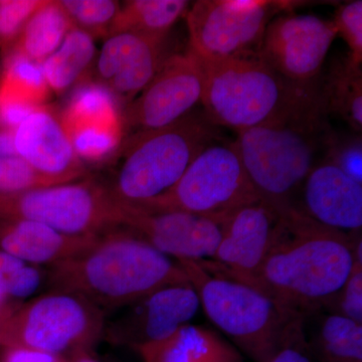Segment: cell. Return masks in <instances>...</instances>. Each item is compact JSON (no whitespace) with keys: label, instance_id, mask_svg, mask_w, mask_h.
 <instances>
[{"label":"cell","instance_id":"6da1fadb","mask_svg":"<svg viewBox=\"0 0 362 362\" xmlns=\"http://www.w3.org/2000/svg\"><path fill=\"white\" fill-rule=\"evenodd\" d=\"M361 240L320 225L296 206L288 207L250 287L288 315L306 320L344 284Z\"/></svg>","mask_w":362,"mask_h":362},{"label":"cell","instance_id":"7a4b0ae2","mask_svg":"<svg viewBox=\"0 0 362 362\" xmlns=\"http://www.w3.org/2000/svg\"><path fill=\"white\" fill-rule=\"evenodd\" d=\"M328 116L320 87L312 82L281 115L238 132L240 160L262 199L279 209L294 206L293 195L334 137Z\"/></svg>","mask_w":362,"mask_h":362},{"label":"cell","instance_id":"3957f363","mask_svg":"<svg viewBox=\"0 0 362 362\" xmlns=\"http://www.w3.org/2000/svg\"><path fill=\"white\" fill-rule=\"evenodd\" d=\"M54 290L118 311L166 286L189 283L177 262L124 228L99 235L78 256L49 266Z\"/></svg>","mask_w":362,"mask_h":362},{"label":"cell","instance_id":"277c9868","mask_svg":"<svg viewBox=\"0 0 362 362\" xmlns=\"http://www.w3.org/2000/svg\"><path fill=\"white\" fill-rule=\"evenodd\" d=\"M218 138L216 126L204 112L192 111L159 128L126 136L120 164L109 183L117 202L139 204L165 194L199 153Z\"/></svg>","mask_w":362,"mask_h":362},{"label":"cell","instance_id":"5b68a950","mask_svg":"<svg viewBox=\"0 0 362 362\" xmlns=\"http://www.w3.org/2000/svg\"><path fill=\"white\" fill-rule=\"evenodd\" d=\"M188 52L201 70V102L207 118L216 126L238 132L281 115L310 84L289 82L267 65L258 54L207 58Z\"/></svg>","mask_w":362,"mask_h":362},{"label":"cell","instance_id":"8992f818","mask_svg":"<svg viewBox=\"0 0 362 362\" xmlns=\"http://www.w3.org/2000/svg\"><path fill=\"white\" fill-rule=\"evenodd\" d=\"M204 313L254 362H269L297 317L286 314L252 288L206 271L197 261L178 259Z\"/></svg>","mask_w":362,"mask_h":362},{"label":"cell","instance_id":"52a82bcc","mask_svg":"<svg viewBox=\"0 0 362 362\" xmlns=\"http://www.w3.org/2000/svg\"><path fill=\"white\" fill-rule=\"evenodd\" d=\"M105 312L74 293L52 290L14 305L0 320V344L66 357L87 352L104 335Z\"/></svg>","mask_w":362,"mask_h":362},{"label":"cell","instance_id":"ba28073f","mask_svg":"<svg viewBox=\"0 0 362 362\" xmlns=\"http://www.w3.org/2000/svg\"><path fill=\"white\" fill-rule=\"evenodd\" d=\"M261 199L252 187L235 142L202 150L165 194L135 204L156 211H182L223 221L240 206Z\"/></svg>","mask_w":362,"mask_h":362},{"label":"cell","instance_id":"9c48e42d","mask_svg":"<svg viewBox=\"0 0 362 362\" xmlns=\"http://www.w3.org/2000/svg\"><path fill=\"white\" fill-rule=\"evenodd\" d=\"M0 218L37 221L69 235H101L121 228L122 209L108 183L83 180L0 197Z\"/></svg>","mask_w":362,"mask_h":362},{"label":"cell","instance_id":"30bf717a","mask_svg":"<svg viewBox=\"0 0 362 362\" xmlns=\"http://www.w3.org/2000/svg\"><path fill=\"white\" fill-rule=\"evenodd\" d=\"M301 2L199 0L187 9L188 51L207 58L257 54L269 23Z\"/></svg>","mask_w":362,"mask_h":362},{"label":"cell","instance_id":"8fae6325","mask_svg":"<svg viewBox=\"0 0 362 362\" xmlns=\"http://www.w3.org/2000/svg\"><path fill=\"white\" fill-rule=\"evenodd\" d=\"M201 70L189 52L171 54L154 78L122 109L126 136L171 125L201 102Z\"/></svg>","mask_w":362,"mask_h":362},{"label":"cell","instance_id":"7c38bea8","mask_svg":"<svg viewBox=\"0 0 362 362\" xmlns=\"http://www.w3.org/2000/svg\"><path fill=\"white\" fill-rule=\"evenodd\" d=\"M337 37L333 21L312 14H281L269 23L258 54L289 82L308 84L322 68Z\"/></svg>","mask_w":362,"mask_h":362},{"label":"cell","instance_id":"4fadbf2b","mask_svg":"<svg viewBox=\"0 0 362 362\" xmlns=\"http://www.w3.org/2000/svg\"><path fill=\"white\" fill-rule=\"evenodd\" d=\"M283 211L262 199L240 206L223 221L213 258L197 262L211 273L250 287L270 249Z\"/></svg>","mask_w":362,"mask_h":362},{"label":"cell","instance_id":"5bb4252c","mask_svg":"<svg viewBox=\"0 0 362 362\" xmlns=\"http://www.w3.org/2000/svg\"><path fill=\"white\" fill-rule=\"evenodd\" d=\"M121 228L148 243L165 256L202 261L213 258L221 235L220 221L182 211H156L120 204Z\"/></svg>","mask_w":362,"mask_h":362},{"label":"cell","instance_id":"9a60e30c","mask_svg":"<svg viewBox=\"0 0 362 362\" xmlns=\"http://www.w3.org/2000/svg\"><path fill=\"white\" fill-rule=\"evenodd\" d=\"M199 306L190 283L166 286L120 309L105 326L104 335L114 344L133 349L159 341L187 325Z\"/></svg>","mask_w":362,"mask_h":362},{"label":"cell","instance_id":"2e32d148","mask_svg":"<svg viewBox=\"0 0 362 362\" xmlns=\"http://www.w3.org/2000/svg\"><path fill=\"white\" fill-rule=\"evenodd\" d=\"M170 54L166 37L120 33L105 39L95 62V82L128 104L154 78Z\"/></svg>","mask_w":362,"mask_h":362},{"label":"cell","instance_id":"e0dca14e","mask_svg":"<svg viewBox=\"0 0 362 362\" xmlns=\"http://www.w3.org/2000/svg\"><path fill=\"white\" fill-rule=\"evenodd\" d=\"M13 136L16 156L57 185L87 177L86 164L76 153L61 116L51 106L35 108Z\"/></svg>","mask_w":362,"mask_h":362},{"label":"cell","instance_id":"ac0fdd59","mask_svg":"<svg viewBox=\"0 0 362 362\" xmlns=\"http://www.w3.org/2000/svg\"><path fill=\"white\" fill-rule=\"evenodd\" d=\"M303 209L320 225L345 233H361L362 185L329 162L315 166L303 183Z\"/></svg>","mask_w":362,"mask_h":362},{"label":"cell","instance_id":"d6986e66","mask_svg":"<svg viewBox=\"0 0 362 362\" xmlns=\"http://www.w3.org/2000/svg\"><path fill=\"white\" fill-rule=\"evenodd\" d=\"M99 235H69L28 220L0 218V251L30 265L52 266L89 249Z\"/></svg>","mask_w":362,"mask_h":362},{"label":"cell","instance_id":"ffe728a7","mask_svg":"<svg viewBox=\"0 0 362 362\" xmlns=\"http://www.w3.org/2000/svg\"><path fill=\"white\" fill-rule=\"evenodd\" d=\"M134 349L144 362H245L239 350L216 331L190 324Z\"/></svg>","mask_w":362,"mask_h":362},{"label":"cell","instance_id":"44dd1931","mask_svg":"<svg viewBox=\"0 0 362 362\" xmlns=\"http://www.w3.org/2000/svg\"><path fill=\"white\" fill-rule=\"evenodd\" d=\"M97 54L94 37L71 28L58 49L40 64L51 93L63 95L88 81Z\"/></svg>","mask_w":362,"mask_h":362},{"label":"cell","instance_id":"7402d4cb","mask_svg":"<svg viewBox=\"0 0 362 362\" xmlns=\"http://www.w3.org/2000/svg\"><path fill=\"white\" fill-rule=\"evenodd\" d=\"M71 28V21L59 0H44L8 54H20L42 64L58 49Z\"/></svg>","mask_w":362,"mask_h":362},{"label":"cell","instance_id":"603a6c76","mask_svg":"<svg viewBox=\"0 0 362 362\" xmlns=\"http://www.w3.org/2000/svg\"><path fill=\"white\" fill-rule=\"evenodd\" d=\"M185 0H128L121 2L110 35L134 33L153 37H168L176 21L187 13ZM109 35V37H110Z\"/></svg>","mask_w":362,"mask_h":362},{"label":"cell","instance_id":"cb8c5ba5","mask_svg":"<svg viewBox=\"0 0 362 362\" xmlns=\"http://www.w3.org/2000/svg\"><path fill=\"white\" fill-rule=\"evenodd\" d=\"M321 95L328 113L335 114L361 134L362 130V69L349 56L331 66Z\"/></svg>","mask_w":362,"mask_h":362},{"label":"cell","instance_id":"d4e9b609","mask_svg":"<svg viewBox=\"0 0 362 362\" xmlns=\"http://www.w3.org/2000/svg\"><path fill=\"white\" fill-rule=\"evenodd\" d=\"M308 342L319 362H362V324L346 317L326 314Z\"/></svg>","mask_w":362,"mask_h":362},{"label":"cell","instance_id":"484cf974","mask_svg":"<svg viewBox=\"0 0 362 362\" xmlns=\"http://www.w3.org/2000/svg\"><path fill=\"white\" fill-rule=\"evenodd\" d=\"M49 95L40 64L16 54L4 57L0 73V102L37 108L45 105Z\"/></svg>","mask_w":362,"mask_h":362},{"label":"cell","instance_id":"4316f807","mask_svg":"<svg viewBox=\"0 0 362 362\" xmlns=\"http://www.w3.org/2000/svg\"><path fill=\"white\" fill-rule=\"evenodd\" d=\"M120 101L103 85L88 80L73 90L59 114L66 129L85 124L123 121Z\"/></svg>","mask_w":362,"mask_h":362},{"label":"cell","instance_id":"83f0119b","mask_svg":"<svg viewBox=\"0 0 362 362\" xmlns=\"http://www.w3.org/2000/svg\"><path fill=\"white\" fill-rule=\"evenodd\" d=\"M76 153L85 164H99L118 153L125 139L123 121L93 123L66 129Z\"/></svg>","mask_w":362,"mask_h":362},{"label":"cell","instance_id":"f1b7e54d","mask_svg":"<svg viewBox=\"0 0 362 362\" xmlns=\"http://www.w3.org/2000/svg\"><path fill=\"white\" fill-rule=\"evenodd\" d=\"M73 28L87 33L95 40L107 39L120 9L115 0H59Z\"/></svg>","mask_w":362,"mask_h":362},{"label":"cell","instance_id":"f546056e","mask_svg":"<svg viewBox=\"0 0 362 362\" xmlns=\"http://www.w3.org/2000/svg\"><path fill=\"white\" fill-rule=\"evenodd\" d=\"M42 274L35 265L0 251V298L23 299L37 291Z\"/></svg>","mask_w":362,"mask_h":362},{"label":"cell","instance_id":"4dcf8cb0","mask_svg":"<svg viewBox=\"0 0 362 362\" xmlns=\"http://www.w3.org/2000/svg\"><path fill=\"white\" fill-rule=\"evenodd\" d=\"M328 313L337 314L362 324V244L357 243L354 262L349 278L325 307Z\"/></svg>","mask_w":362,"mask_h":362},{"label":"cell","instance_id":"1f68e13d","mask_svg":"<svg viewBox=\"0 0 362 362\" xmlns=\"http://www.w3.org/2000/svg\"><path fill=\"white\" fill-rule=\"evenodd\" d=\"M44 0H0V54L13 51L26 23Z\"/></svg>","mask_w":362,"mask_h":362},{"label":"cell","instance_id":"d6a6232c","mask_svg":"<svg viewBox=\"0 0 362 362\" xmlns=\"http://www.w3.org/2000/svg\"><path fill=\"white\" fill-rule=\"evenodd\" d=\"M52 185H58L33 170L16 154L0 156V197Z\"/></svg>","mask_w":362,"mask_h":362},{"label":"cell","instance_id":"836d02e7","mask_svg":"<svg viewBox=\"0 0 362 362\" xmlns=\"http://www.w3.org/2000/svg\"><path fill=\"white\" fill-rule=\"evenodd\" d=\"M337 35H341L349 49V58L362 65V1L347 2L338 7L335 13Z\"/></svg>","mask_w":362,"mask_h":362},{"label":"cell","instance_id":"e575fe53","mask_svg":"<svg viewBox=\"0 0 362 362\" xmlns=\"http://www.w3.org/2000/svg\"><path fill=\"white\" fill-rule=\"evenodd\" d=\"M324 160L333 164L351 180L362 185V144L361 135L350 139L333 137Z\"/></svg>","mask_w":362,"mask_h":362},{"label":"cell","instance_id":"d590c367","mask_svg":"<svg viewBox=\"0 0 362 362\" xmlns=\"http://www.w3.org/2000/svg\"><path fill=\"white\" fill-rule=\"evenodd\" d=\"M305 333V319H297L277 354L269 362H314Z\"/></svg>","mask_w":362,"mask_h":362},{"label":"cell","instance_id":"8d00e7d4","mask_svg":"<svg viewBox=\"0 0 362 362\" xmlns=\"http://www.w3.org/2000/svg\"><path fill=\"white\" fill-rule=\"evenodd\" d=\"M66 357L23 346H6L0 362H64Z\"/></svg>","mask_w":362,"mask_h":362},{"label":"cell","instance_id":"74e56055","mask_svg":"<svg viewBox=\"0 0 362 362\" xmlns=\"http://www.w3.org/2000/svg\"><path fill=\"white\" fill-rule=\"evenodd\" d=\"M16 154L13 148V132L0 130V156H13Z\"/></svg>","mask_w":362,"mask_h":362},{"label":"cell","instance_id":"f35d334b","mask_svg":"<svg viewBox=\"0 0 362 362\" xmlns=\"http://www.w3.org/2000/svg\"><path fill=\"white\" fill-rule=\"evenodd\" d=\"M64 362H98L88 352H81L70 357H66Z\"/></svg>","mask_w":362,"mask_h":362}]
</instances>
